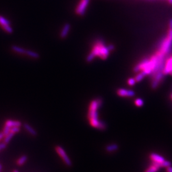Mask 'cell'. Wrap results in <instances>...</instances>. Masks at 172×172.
<instances>
[{
	"label": "cell",
	"instance_id": "9",
	"mask_svg": "<svg viewBox=\"0 0 172 172\" xmlns=\"http://www.w3.org/2000/svg\"><path fill=\"white\" fill-rule=\"evenodd\" d=\"M151 160H152L153 162L154 163H160L164 161V158L163 156H160L158 154H156L155 153H152L150 155Z\"/></svg>",
	"mask_w": 172,
	"mask_h": 172
},
{
	"label": "cell",
	"instance_id": "32",
	"mask_svg": "<svg viewBox=\"0 0 172 172\" xmlns=\"http://www.w3.org/2000/svg\"><path fill=\"white\" fill-rule=\"evenodd\" d=\"M169 2L170 4H172V0H169Z\"/></svg>",
	"mask_w": 172,
	"mask_h": 172
},
{
	"label": "cell",
	"instance_id": "19",
	"mask_svg": "<svg viewBox=\"0 0 172 172\" xmlns=\"http://www.w3.org/2000/svg\"><path fill=\"white\" fill-rule=\"evenodd\" d=\"M159 169V168L152 164L148 169H147V170L145 171V172H156L158 171Z\"/></svg>",
	"mask_w": 172,
	"mask_h": 172
},
{
	"label": "cell",
	"instance_id": "34",
	"mask_svg": "<svg viewBox=\"0 0 172 172\" xmlns=\"http://www.w3.org/2000/svg\"><path fill=\"white\" fill-rule=\"evenodd\" d=\"M14 172H18V171H17V170H14Z\"/></svg>",
	"mask_w": 172,
	"mask_h": 172
},
{
	"label": "cell",
	"instance_id": "30",
	"mask_svg": "<svg viewBox=\"0 0 172 172\" xmlns=\"http://www.w3.org/2000/svg\"><path fill=\"white\" fill-rule=\"evenodd\" d=\"M169 28L172 29V19H170L169 23Z\"/></svg>",
	"mask_w": 172,
	"mask_h": 172
},
{
	"label": "cell",
	"instance_id": "18",
	"mask_svg": "<svg viewBox=\"0 0 172 172\" xmlns=\"http://www.w3.org/2000/svg\"><path fill=\"white\" fill-rule=\"evenodd\" d=\"M14 134L12 132H10L7 135L5 136L4 139V142L6 144H8V143L11 140L13 136H14Z\"/></svg>",
	"mask_w": 172,
	"mask_h": 172
},
{
	"label": "cell",
	"instance_id": "3",
	"mask_svg": "<svg viewBox=\"0 0 172 172\" xmlns=\"http://www.w3.org/2000/svg\"><path fill=\"white\" fill-rule=\"evenodd\" d=\"M172 43V29L169 28L168 36L163 41L160 46L159 51L157 53L160 56H164V55L168 52L171 47Z\"/></svg>",
	"mask_w": 172,
	"mask_h": 172
},
{
	"label": "cell",
	"instance_id": "17",
	"mask_svg": "<svg viewBox=\"0 0 172 172\" xmlns=\"http://www.w3.org/2000/svg\"><path fill=\"white\" fill-rule=\"evenodd\" d=\"M28 160V156L26 155H22L17 161V164L19 165H23Z\"/></svg>",
	"mask_w": 172,
	"mask_h": 172
},
{
	"label": "cell",
	"instance_id": "29",
	"mask_svg": "<svg viewBox=\"0 0 172 172\" xmlns=\"http://www.w3.org/2000/svg\"><path fill=\"white\" fill-rule=\"evenodd\" d=\"M167 170L168 172H172V167H168L167 168Z\"/></svg>",
	"mask_w": 172,
	"mask_h": 172
},
{
	"label": "cell",
	"instance_id": "22",
	"mask_svg": "<svg viewBox=\"0 0 172 172\" xmlns=\"http://www.w3.org/2000/svg\"><path fill=\"white\" fill-rule=\"evenodd\" d=\"M135 104L137 107H141L144 104V101L141 98H137L135 101Z\"/></svg>",
	"mask_w": 172,
	"mask_h": 172
},
{
	"label": "cell",
	"instance_id": "26",
	"mask_svg": "<svg viewBox=\"0 0 172 172\" xmlns=\"http://www.w3.org/2000/svg\"><path fill=\"white\" fill-rule=\"evenodd\" d=\"M6 148V144L4 142L0 144V150L1 149H4Z\"/></svg>",
	"mask_w": 172,
	"mask_h": 172
},
{
	"label": "cell",
	"instance_id": "2",
	"mask_svg": "<svg viewBox=\"0 0 172 172\" xmlns=\"http://www.w3.org/2000/svg\"><path fill=\"white\" fill-rule=\"evenodd\" d=\"M110 52V50L102 40H97L93 46L91 52L87 56L86 60L87 62H90L96 56H99L102 59H106L107 58Z\"/></svg>",
	"mask_w": 172,
	"mask_h": 172
},
{
	"label": "cell",
	"instance_id": "10",
	"mask_svg": "<svg viewBox=\"0 0 172 172\" xmlns=\"http://www.w3.org/2000/svg\"><path fill=\"white\" fill-rule=\"evenodd\" d=\"M5 125L8 126L10 128H12L15 126H18L20 127L21 126V122L19 121H16V120H7L5 122Z\"/></svg>",
	"mask_w": 172,
	"mask_h": 172
},
{
	"label": "cell",
	"instance_id": "27",
	"mask_svg": "<svg viewBox=\"0 0 172 172\" xmlns=\"http://www.w3.org/2000/svg\"><path fill=\"white\" fill-rule=\"evenodd\" d=\"M108 47V49L110 50V51H112L113 49H114V45H112V44H110L108 45V46H107Z\"/></svg>",
	"mask_w": 172,
	"mask_h": 172
},
{
	"label": "cell",
	"instance_id": "11",
	"mask_svg": "<svg viewBox=\"0 0 172 172\" xmlns=\"http://www.w3.org/2000/svg\"><path fill=\"white\" fill-rule=\"evenodd\" d=\"M163 72H159L158 73H157L156 76L155 77L154 80L152 81V87L153 88H156L159 82L161 80L162 76H163Z\"/></svg>",
	"mask_w": 172,
	"mask_h": 172
},
{
	"label": "cell",
	"instance_id": "28",
	"mask_svg": "<svg viewBox=\"0 0 172 172\" xmlns=\"http://www.w3.org/2000/svg\"><path fill=\"white\" fill-rule=\"evenodd\" d=\"M5 136V135L4 132H0V141L1 140H2L3 139H4Z\"/></svg>",
	"mask_w": 172,
	"mask_h": 172
},
{
	"label": "cell",
	"instance_id": "12",
	"mask_svg": "<svg viewBox=\"0 0 172 172\" xmlns=\"http://www.w3.org/2000/svg\"><path fill=\"white\" fill-rule=\"evenodd\" d=\"M24 128L26 129V130L27 131H28L32 135L34 136L37 135V132H36V130L32 127L30 125L25 123V124H24Z\"/></svg>",
	"mask_w": 172,
	"mask_h": 172
},
{
	"label": "cell",
	"instance_id": "35",
	"mask_svg": "<svg viewBox=\"0 0 172 172\" xmlns=\"http://www.w3.org/2000/svg\"><path fill=\"white\" fill-rule=\"evenodd\" d=\"M171 98H172V95H171Z\"/></svg>",
	"mask_w": 172,
	"mask_h": 172
},
{
	"label": "cell",
	"instance_id": "33",
	"mask_svg": "<svg viewBox=\"0 0 172 172\" xmlns=\"http://www.w3.org/2000/svg\"><path fill=\"white\" fill-rule=\"evenodd\" d=\"M169 74H171V75H172V70H171V71H170V73H169Z\"/></svg>",
	"mask_w": 172,
	"mask_h": 172
},
{
	"label": "cell",
	"instance_id": "31",
	"mask_svg": "<svg viewBox=\"0 0 172 172\" xmlns=\"http://www.w3.org/2000/svg\"><path fill=\"white\" fill-rule=\"evenodd\" d=\"M2 168V165H0V172H1Z\"/></svg>",
	"mask_w": 172,
	"mask_h": 172
},
{
	"label": "cell",
	"instance_id": "7",
	"mask_svg": "<svg viewBox=\"0 0 172 172\" xmlns=\"http://www.w3.org/2000/svg\"><path fill=\"white\" fill-rule=\"evenodd\" d=\"M71 29V25L69 23L64 24L63 28L62 29L60 33V37L62 39L65 38Z\"/></svg>",
	"mask_w": 172,
	"mask_h": 172
},
{
	"label": "cell",
	"instance_id": "24",
	"mask_svg": "<svg viewBox=\"0 0 172 172\" xmlns=\"http://www.w3.org/2000/svg\"><path fill=\"white\" fill-rule=\"evenodd\" d=\"M136 81L135 80V78H129L128 80V83L129 86H134V84L136 83Z\"/></svg>",
	"mask_w": 172,
	"mask_h": 172
},
{
	"label": "cell",
	"instance_id": "8",
	"mask_svg": "<svg viewBox=\"0 0 172 172\" xmlns=\"http://www.w3.org/2000/svg\"><path fill=\"white\" fill-rule=\"evenodd\" d=\"M172 69V56L167 60L165 64L163 73L164 74H169Z\"/></svg>",
	"mask_w": 172,
	"mask_h": 172
},
{
	"label": "cell",
	"instance_id": "25",
	"mask_svg": "<svg viewBox=\"0 0 172 172\" xmlns=\"http://www.w3.org/2000/svg\"><path fill=\"white\" fill-rule=\"evenodd\" d=\"M20 131V127H18V126H15V127H12V128H11L10 132H12V133H14V134H16V133H17V132H19Z\"/></svg>",
	"mask_w": 172,
	"mask_h": 172
},
{
	"label": "cell",
	"instance_id": "23",
	"mask_svg": "<svg viewBox=\"0 0 172 172\" xmlns=\"http://www.w3.org/2000/svg\"><path fill=\"white\" fill-rule=\"evenodd\" d=\"M10 130H11V128L8 127V126H5L4 128V130H3V132L4 134L5 135H7L10 132Z\"/></svg>",
	"mask_w": 172,
	"mask_h": 172
},
{
	"label": "cell",
	"instance_id": "1",
	"mask_svg": "<svg viewBox=\"0 0 172 172\" xmlns=\"http://www.w3.org/2000/svg\"><path fill=\"white\" fill-rule=\"evenodd\" d=\"M102 104V101L100 98L91 101L89 106L88 119L92 126L100 130H104L107 128V125L104 122L98 119V113L97 112Z\"/></svg>",
	"mask_w": 172,
	"mask_h": 172
},
{
	"label": "cell",
	"instance_id": "6",
	"mask_svg": "<svg viewBox=\"0 0 172 172\" xmlns=\"http://www.w3.org/2000/svg\"><path fill=\"white\" fill-rule=\"evenodd\" d=\"M117 94L121 97H131L135 95V92L132 90L126 89L124 88H120L117 91Z\"/></svg>",
	"mask_w": 172,
	"mask_h": 172
},
{
	"label": "cell",
	"instance_id": "13",
	"mask_svg": "<svg viewBox=\"0 0 172 172\" xmlns=\"http://www.w3.org/2000/svg\"><path fill=\"white\" fill-rule=\"evenodd\" d=\"M105 149L107 152H115L119 149V146L118 145L116 144H110L106 146Z\"/></svg>",
	"mask_w": 172,
	"mask_h": 172
},
{
	"label": "cell",
	"instance_id": "16",
	"mask_svg": "<svg viewBox=\"0 0 172 172\" xmlns=\"http://www.w3.org/2000/svg\"><path fill=\"white\" fill-rule=\"evenodd\" d=\"M25 54L28 56L30 57L35 58V59H38L39 58V54L38 53L34 52V51H32V50H26Z\"/></svg>",
	"mask_w": 172,
	"mask_h": 172
},
{
	"label": "cell",
	"instance_id": "4",
	"mask_svg": "<svg viewBox=\"0 0 172 172\" xmlns=\"http://www.w3.org/2000/svg\"><path fill=\"white\" fill-rule=\"evenodd\" d=\"M90 0H80L75 9L77 15L80 16L84 15L87 10Z\"/></svg>",
	"mask_w": 172,
	"mask_h": 172
},
{
	"label": "cell",
	"instance_id": "20",
	"mask_svg": "<svg viewBox=\"0 0 172 172\" xmlns=\"http://www.w3.org/2000/svg\"><path fill=\"white\" fill-rule=\"evenodd\" d=\"M145 76V75L144 74L143 72H141V73H138L136 75V77H135V79L136 82H140L144 78V77Z\"/></svg>",
	"mask_w": 172,
	"mask_h": 172
},
{
	"label": "cell",
	"instance_id": "15",
	"mask_svg": "<svg viewBox=\"0 0 172 172\" xmlns=\"http://www.w3.org/2000/svg\"><path fill=\"white\" fill-rule=\"evenodd\" d=\"M11 49L12 50L14 51L15 52L17 53H19V54H25V53L26 50L24 48H21L20 47L16 46V45H13L11 47Z\"/></svg>",
	"mask_w": 172,
	"mask_h": 172
},
{
	"label": "cell",
	"instance_id": "14",
	"mask_svg": "<svg viewBox=\"0 0 172 172\" xmlns=\"http://www.w3.org/2000/svg\"><path fill=\"white\" fill-rule=\"evenodd\" d=\"M8 25H11V23L4 16L0 15V26L1 28H2Z\"/></svg>",
	"mask_w": 172,
	"mask_h": 172
},
{
	"label": "cell",
	"instance_id": "21",
	"mask_svg": "<svg viewBox=\"0 0 172 172\" xmlns=\"http://www.w3.org/2000/svg\"><path fill=\"white\" fill-rule=\"evenodd\" d=\"M2 29L4 30L5 32H6L8 34H12L14 32V30H13L12 27L11 26V25H8V26H5L4 28H2Z\"/></svg>",
	"mask_w": 172,
	"mask_h": 172
},
{
	"label": "cell",
	"instance_id": "5",
	"mask_svg": "<svg viewBox=\"0 0 172 172\" xmlns=\"http://www.w3.org/2000/svg\"><path fill=\"white\" fill-rule=\"evenodd\" d=\"M56 152L58 154V155L62 158V159L64 161L65 164H66L68 167H71L72 165V161L68 157L64 149L60 146H57L56 148Z\"/></svg>",
	"mask_w": 172,
	"mask_h": 172
}]
</instances>
